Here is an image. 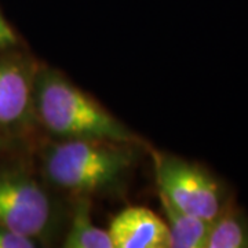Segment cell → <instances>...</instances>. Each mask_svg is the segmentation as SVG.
Returning <instances> with one entry per match:
<instances>
[{
	"label": "cell",
	"mask_w": 248,
	"mask_h": 248,
	"mask_svg": "<svg viewBox=\"0 0 248 248\" xmlns=\"http://www.w3.org/2000/svg\"><path fill=\"white\" fill-rule=\"evenodd\" d=\"M36 124L61 141L138 143V137L62 73L39 66L33 87Z\"/></svg>",
	"instance_id": "6da1fadb"
},
{
	"label": "cell",
	"mask_w": 248,
	"mask_h": 248,
	"mask_svg": "<svg viewBox=\"0 0 248 248\" xmlns=\"http://www.w3.org/2000/svg\"><path fill=\"white\" fill-rule=\"evenodd\" d=\"M131 142L58 141L42 155V172L51 186L76 196L115 190L133 170L137 151Z\"/></svg>",
	"instance_id": "7a4b0ae2"
},
{
	"label": "cell",
	"mask_w": 248,
	"mask_h": 248,
	"mask_svg": "<svg viewBox=\"0 0 248 248\" xmlns=\"http://www.w3.org/2000/svg\"><path fill=\"white\" fill-rule=\"evenodd\" d=\"M55 222V204L46 186L25 164L0 160V225L42 246Z\"/></svg>",
	"instance_id": "3957f363"
},
{
	"label": "cell",
	"mask_w": 248,
	"mask_h": 248,
	"mask_svg": "<svg viewBox=\"0 0 248 248\" xmlns=\"http://www.w3.org/2000/svg\"><path fill=\"white\" fill-rule=\"evenodd\" d=\"M159 193L185 213L213 222L231 203L226 189L203 166L155 152Z\"/></svg>",
	"instance_id": "277c9868"
},
{
	"label": "cell",
	"mask_w": 248,
	"mask_h": 248,
	"mask_svg": "<svg viewBox=\"0 0 248 248\" xmlns=\"http://www.w3.org/2000/svg\"><path fill=\"white\" fill-rule=\"evenodd\" d=\"M39 65L17 47L0 48V131L21 138L36 124L33 87Z\"/></svg>",
	"instance_id": "5b68a950"
},
{
	"label": "cell",
	"mask_w": 248,
	"mask_h": 248,
	"mask_svg": "<svg viewBox=\"0 0 248 248\" xmlns=\"http://www.w3.org/2000/svg\"><path fill=\"white\" fill-rule=\"evenodd\" d=\"M113 248H171L169 226L145 207H127L109 225Z\"/></svg>",
	"instance_id": "8992f818"
},
{
	"label": "cell",
	"mask_w": 248,
	"mask_h": 248,
	"mask_svg": "<svg viewBox=\"0 0 248 248\" xmlns=\"http://www.w3.org/2000/svg\"><path fill=\"white\" fill-rule=\"evenodd\" d=\"M159 200L169 226L171 248H205L210 222L179 210L161 193Z\"/></svg>",
	"instance_id": "52a82bcc"
},
{
	"label": "cell",
	"mask_w": 248,
	"mask_h": 248,
	"mask_svg": "<svg viewBox=\"0 0 248 248\" xmlns=\"http://www.w3.org/2000/svg\"><path fill=\"white\" fill-rule=\"evenodd\" d=\"M65 248H113L109 233L91 221V203L87 196H80L73 205L71 225L63 239Z\"/></svg>",
	"instance_id": "ba28073f"
},
{
	"label": "cell",
	"mask_w": 248,
	"mask_h": 248,
	"mask_svg": "<svg viewBox=\"0 0 248 248\" xmlns=\"http://www.w3.org/2000/svg\"><path fill=\"white\" fill-rule=\"evenodd\" d=\"M205 248H248V215L229 203L213 222Z\"/></svg>",
	"instance_id": "9c48e42d"
},
{
	"label": "cell",
	"mask_w": 248,
	"mask_h": 248,
	"mask_svg": "<svg viewBox=\"0 0 248 248\" xmlns=\"http://www.w3.org/2000/svg\"><path fill=\"white\" fill-rule=\"evenodd\" d=\"M40 244L0 225V248H36Z\"/></svg>",
	"instance_id": "30bf717a"
},
{
	"label": "cell",
	"mask_w": 248,
	"mask_h": 248,
	"mask_svg": "<svg viewBox=\"0 0 248 248\" xmlns=\"http://www.w3.org/2000/svg\"><path fill=\"white\" fill-rule=\"evenodd\" d=\"M18 46H19L18 35L0 11V48H13Z\"/></svg>",
	"instance_id": "8fae6325"
},
{
	"label": "cell",
	"mask_w": 248,
	"mask_h": 248,
	"mask_svg": "<svg viewBox=\"0 0 248 248\" xmlns=\"http://www.w3.org/2000/svg\"><path fill=\"white\" fill-rule=\"evenodd\" d=\"M18 138L13 137V135H9L6 133H1L0 131V160H3L4 155H7L11 148L14 146V143L17 142Z\"/></svg>",
	"instance_id": "7c38bea8"
}]
</instances>
